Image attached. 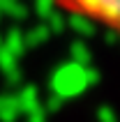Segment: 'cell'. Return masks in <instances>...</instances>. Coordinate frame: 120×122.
<instances>
[{
  "instance_id": "1",
  "label": "cell",
  "mask_w": 120,
  "mask_h": 122,
  "mask_svg": "<svg viewBox=\"0 0 120 122\" xmlns=\"http://www.w3.org/2000/svg\"><path fill=\"white\" fill-rule=\"evenodd\" d=\"M55 5L67 14L120 32V0H55Z\"/></svg>"
}]
</instances>
